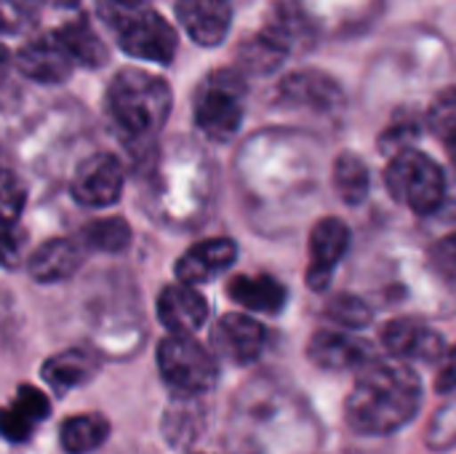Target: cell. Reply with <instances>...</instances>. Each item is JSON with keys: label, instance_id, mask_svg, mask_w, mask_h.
Returning <instances> with one entry per match:
<instances>
[{"label": "cell", "instance_id": "obj_1", "mask_svg": "<svg viewBox=\"0 0 456 454\" xmlns=\"http://www.w3.org/2000/svg\"><path fill=\"white\" fill-rule=\"evenodd\" d=\"M321 431L310 404L281 380L246 385L230 415L232 454H313Z\"/></svg>", "mask_w": 456, "mask_h": 454}, {"label": "cell", "instance_id": "obj_2", "mask_svg": "<svg viewBox=\"0 0 456 454\" xmlns=\"http://www.w3.org/2000/svg\"><path fill=\"white\" fill-rule=\"evenodd\" d=\"M422 407V383L406 361H369L345 401V423L358 436H390Z\"/></svg>", "mask_w": 456, "mask_h": 454}, {"label": "cell", "instance_id": "obj_3", "mask_svg": "<svg viewBox=\"0 0 456 454\" xmlns=\"http://www.w3.org/2000/svg\"><path fill=\"white\" fill-rule=\"evenodd\" d=\"M107 107L123 134L150 136L168 120L171 86L147 70H123L107 88Z\"/></svg>", "mask_w": 456, "mask_h": 454}, {"label": "cell", "instance_id": "obj_4", "mask_svg": "<svg viewBox=\"0 0 456 454\" xmlns=\"http://www.w3.org/2000/svg\"><path fill=\"white\" fill-rule=\"evenodd\" d=\"M385 185L387 193L414 214H433L446 198V177L441 166L414 147L390 155V163L385 169Z\"/></svg>", "mask_w": 456, "mask_h": 454}, {"label": "cell", "instance_id": "obj_5", "mask_svg": "<svg viewBox=\"0 0 456 454\" xmlns=\"http://www.w3.org/2000/svg\"><path fill=\"white\" fill-rule=\"evenodd\" d=\"M102 16L112 27L118 45L144 62L168 64L176 54V29L150 8H120L102 0Z\"/></svg>", "mask_w": 456, "mask_h": 454}, {"label": "cell", "instance_id": "obj_6", "mask_svg": "<svg viewBox=\"0 0 456 454\" xmlns=\"http://www.w3.org/2000/svg\"><path fill=\"white\" fill-rule=\"evenodd\" d=\"M246 112V86L235 70L211 72L195 94V126L214 142L238 134Z\"/></svg>", "mask_w": 456, "mask_h": 454}, {"label": "cell", "instance_id": "obj_7", "mask_svg": "<svg viewBox=\"0 0 456 454\" xmlns=\"http://www.w3.org/2000/svg\"><path fill=\"white\" fill-rule=\"evenodd\" d=\"M158 369L166 385L182 396H203L219 377L216 359L192 334H168L158 345Z\"/></svg>", "mask_w": 456, "mask_h": 454}, {"label": "cell", "instance_id": "obj_8", "mask_svg": "<svg viewBox=\"0 0 456 454\" xmlns=\"http://www.w3.org/2000/svg\"><path fill=\"white\" fill-rule=\"evenodd\" d=\"M123 193V166L115 155L96 153L86 158L72 177V198L88 209H107Z\"/></svg>", "mask_w": 456, "mask_h": 454}, {"label": "cell", "instance_id": "obj_9", "mask_svg": "<svg viewBox=\"0 0 456 454\" xmlns=\"http://www.w3.org/2000/svg\"><path fill=\"white\" fill-rule=\"evenodd\" d=\"M350 246V227L339 217H323L315 222L310 233V262H307V286L313 292H323L342 262Z\"/></svg>", "mask_w": 456, "mask_h": 454}, {"label": "cell", "instance_id": "obj_10", "mask_svg": "<svg viewBox=\"0 0 456 454\" xmlns=\"http://www.w3.org/2000/svg\"><path fill=\"white\" fill-rule=\"evenodd\" d=\"M211 343L224 361L235 367H246L265 353L267 329L246 313H227L216 321Z\"/></svg>", "mask_w": 456, "mask_h": 454}, {"label": "cell", "instance_id": "obj_11", "mask_svg": "<svg viewBox=\"0 0 456 454\" xmlns=\"http://www.w3.org/2000/svg\"><path fill=\"white\" fill-rule=\"evenodd\" d=\"M307 359L323 372H361L374 361V351L366 340L350 332L321 329L307 343Z\"/></svg>", "mask_w": 456, "mask_h": 454}, {"label": "cell", "instance_id": "obj_12", "mask_svg": "<svg viewBox=\"0 0 456 454\" xmlns=\"http://www.w3.org/2000/svg\"><path fill=\"white\" fill-rule=\"evenodd\" d=\"M278 99L289 107H305L313 112H337L345 102V94L331 75L321 70H297L281 80Z\"/></svg>", "mask_w": 456, "mask_h": 454}, {"label": "cell", "instance_id": "obj_13", "mask_svg": "<svg viewBox=\"0 0 456 454\" xmlns=\"http://www.w3.org/2000/svg\"><path fill=\"white\" fill-rule=\"evenodd\" d=\"M382 345L398 361H425V364H436L446 353L444 337L436 329H430L428 324L414 321V318H393L390 324H385V329H382Z\"/></svg>", "mask_w": 456, "mask_h": 454}, {"label": "cell", "instance_id": "obj_14", "mask_svg": "<svg viewBox=\"0 0 456 454\" xmlns=\"http://www.w3.org/2000/svg\"><path fill=\"white\" fill-rule=\"evenodd\" d=\"M19 70L37 83H61L72 72V54L59 32H45L32 37L16 56Z\"/></svg>", "mask_w": 456, "mask_h": 454}, {"label": "cell", "instance_id": "obj_15", "mask_svg": "<svg viewBox=\"0 0 456 454\" xmlns=\"http://www.w3.org/2000/svg\"><path fill=\"white\" fill-rule=\"evenodd\" d=\"M176 16L198 45L214 48L230 32L232 5L230 0H176Z\"/></svg>", "mask_w": 456, "mask_h": 454}, {"label": "cell", "instance_id": "obj_16", "mask_svg": "<svg viewBox=\"0 0 456 454\" xmlns=\"http://www.w3.org/2000/svg\"><path fill=\"white\" fill-rule=\"evenodd\" d=\"M158 318L171 334H195L208 318V302L190 284H171L158 297Z\"/></svg>", "mask_w": 456, "mask_h": 454}, {"label": "cell", "instance_id": "obj_17", "mask_svg": "<svg viewBox=\"0 0 456 454\" xmlns=\"http://www.w3.org/2000/svg\"><path fill=\"white\" fill-rule=\"evenodd\" d=\"M51 415V401L35 385H21L8 407H0V436L11 444L32 439L35 428Z\"/></svg>", "mask_w": 456, "mask_h": 454}, {"label": "cell", "instance_id": "obj_18", "mask_svg": "<svg viewBox=\"0 0 456 454\" xmlns=\"http://www.w3.org/2000/svg\"><path fill=\"white\" fill-rule=\"evenodd\" d=\"M235 257H238V246L230 238H211V241L195 244L179 257L176 278L190 286L208 284L211 278L224 273L235 262Z\"/></svg>", "mask_w": 456, "mask_h": 454}, {"label": "cell", "instance_id": "obj_19", "mask_svg": "<svg viewBox=\"0 0 456 454\" xmlns=\"http://www.w3.org/2000/svg\"><path fill=\"white\" fill-rule=\"evenodd\" d=\"M227 294L232 302H238L240 308L251 310V313H281L286 308V300H289V292L286 286L273 278V276H235L230 284H227Z\"/></svg>", "mask_w": 456, "mask_h": 454}, {"label": "cell", "instance_id": "obj_20", "mask_svg": "<svg viewBox=\"0 0 456 454\" xmlns=\"http://www.w3.org/2000/svg\"><path fill=\"white\" fill-rule=\"evenodd\" d=\"M80 262H83V252L75 241L53 238L32 254L29 276L37 284H59V281H67L69 276H75Z\"/></svg>", "mask_w": 456, "mask_h": 454}, {"label": "cell", "instance_id": "obj_21", "mask_svg": "<svg viewBox=\"0 0 456 454\" xmlns=\"http://www.w3.org/2000/svg\"><path fill=\"white\" fill-rule=\"evenodd\" d=\"M96 369H99V364L88 351H64V353L51 356L43 364L40 375L53 391L64 393V391H72V388L88 383L96 375Z\"/></svg>", "mask_w": 456, "mask_h": 454}, {"label": "cell", "instance_id": "obj_22", "mask_svg": "<svg viewBox=\"0 0 456 454\" xmlns=\"http://www.w3.org/2000/svg\"><path fill=\"white\" fill-rule=\"evenodd\" d=\"M110 439V423L102 415H75L59 431V444L67 454H91Z\"/></svg>", "mask_w": 456, "mask_h": 454}, {"label": "cell", "instance_id": "obj_23", "mask_svg": "<svg viewBox=\"0 0 456 454\" xmlns=\"http://www.w3.org/2000/svg\"><path fill=\"white\" fill-rule=\"evenodd\" d=\"M334 187L345 203H350V206L363 203L371 190L369 166L355 153H342L334 163Z\"/></svg>", "mask_w": 456, "mask_h": 454}, {"label": "cell", "instance_id": "obj_24", "mask_svg": "<svg viewBox=\"0 0 456 454\" xmlns=\"http://www.w3.org/2000/svg\"><path fill=\"white\" fill-rule=\"evenodd\" d=\"M59 35L75 62H80L86 67H99L102 62H107V48H104L102 37L96 35V29L86 19L69 21L67 27L59 29Z\"/></svg>", "mask_w": 456, "mask_h": 454}, {"label": "cell", "instance_id": "obj_25", "mask_svg": "<svg viewBox=\"0 0 456 454\" xmlns=\"http://www.w3.org/2000/svg\"><path fill=\"white\" fill-rule=\"evenodd\" d=\"M262 32H265L273 43H278L286 54H291L297 45H302V43L310 40V35H307V21H305L294 8H289V5H275V8L270 11V16H267Z\"/></svg>", "mask_w": 456, "mask_h": 454}, {"label": "cell", "instance_id": "obj_26", "mask_svg": "<svg viewBox=\"0 0 456 454\" xmlns=\"http://www.w3.org/2000/svg\"><path fill=\"white\" fill-rule=\"evenodd\" d=\"M428 126L438 136V142L444 144L449 158L456 163V86L444 88L433 99V104L428 110Z\"/></svg>", "mask_w": 456, "mask_h": 454}, {"label": "cell", "instance_id": "obj_27", "mask_svg": "<svg viewBox=\"0 0 456 454\" xmlns=\"http://www.w3.org/2000/svg\"><path fill=\"white\" fill-rule=\"evenodd\" d=\"M286 56H289V54H286L278 43H273L265 32H259L256 37H251V40L240 48L243 70L256 72V75L278 70V67L283 64Z\"/></svg>", "mask_w": 456, "mask_h": 454}, {"label": "cell", "instance_id": "obj_28", "mask_svg": "<svg viewBox=\"0 0 456 454\" xmlns=\"http://www.w3.org/2000/svg\"><path fill=\"white\" fill-rule=\"evenodd\" d=\"M128 238H131V227L118 217L99 219L83 230V244L96 252H123L128 246Z\"/></svg>", "mask_w": 456, "mask_h": 454}, {"label": "cell", "instance_id": "obj_29", "mask_svg": "<svg viewBox=\"0 0 456 454\" xmlns=\"http://www.w3.org/2000/svg\"><path fill=\"white\" fill-rule=\"evenodd\" d=\"M326 318L334 321L342 329H363V326L371 324L374 313H371V308L361 297H355V294H337L326 305Z\"/></svg>", "mask_w": 456, "mask_h": 454}, {"label": "cell", "instance_id": "obj_30", "mask_svg": "<svg viewBox=\"0 0 456 454\" xmlns=\"http://www.w3.org/2000/svg\"><path fill=\"white\" fill-rule=\"evenodd\" d=\"M425 442H428V450L433 452H449L456 444V399H452L449 404H444L430 425H428V433H425Z\"/></svg>", "mask_w": 456, "mask_h": 454}, {"label": "cell", "instance_id": "obj_31", "mask_svg": "<svg viewBox=\"0 0 456 454\" xmlns=\"http://www.w3.org/2000/svg\"><path fill=\"white\" fill-rule=\"evenodd\" d=\"M203 423H200V409H168L166 412V436L171 439L174 447H184L192 444L190 439H195L200 433Z\"/></svg>", "mask_w": 456, "mask_h": 454}, {"label": "cell", "instance_id": "obj_32", "mask_svg": "<svg viewBox=\"0 0 456 454\" xmlns=\"http://www.w3.org/2000/svg\"><path fill=\"white\" fill-rule=\"evenodd\" d=\"M24 209V185L5 169H0V227H13Z\"/></svg>", "mask_w": 456, "mask_h": 454}, {"label": "cell", "instance_id": "obj_33", "mask_svg": "<svg viewBox=\"0 0 456 454\" xmlns=\"http://www.w3.org/2000/svg\"><path fill=\"white\" fill-rule=\"evenodd\" d=\"M40 0H0V32L13 35L35 21Z\"/></svg>", "mask_w": 456, "mask_h": 454}, {"label": "cell", "instance_id": "obj_34", "mask_svg": "<svg viewBox=\"0 0 456 454\" xmlns=\"http://www.w3.org/2000/svg\"><path fill=\"white\" fill-rule=\"evenodd\" d=\"M419 128H422V126H419L417 118H411V115H398V118L385 128V134L379 136L382 153H385V155H395L398 150H406L409 142L419 136Z\"/></svg>", "mask_w": 456, "mask_h": 454}, {"label": "cell", "instance_id": "obj_35", "mask_svg": "<svg viewBox=\"0 0 456 454\" xmlns=\"http://www.w3.org/2000/svg\"><path fill=\"white\" fill-rule=\"evenodd\" d=\"M436 391L441 396H449L456 391V348H449L441 361H438V375H436Z\"/></svg>", "mask_w": 456, "mask_h": 454}, {"label": "cell", "instance_id": "obj_36", "mask_svg": "<svg viewBox=\"0 0 456 454\" xmlns=\"http://www.w3.org/2000/svg\"><path fill=\"white\" fill-rule=\"evenodd\" d=\"M433 265L444 273L456 278V235H446L433 246Z\"/></svg>", "mask_w": 456, "mask_h": 454}, {"label": "cell", "instance_id": "obj_37", "mask_svg": "<svg viewBox=\"0 0 456 454\" xmlns=\"http://www.w3.org/2000/svg\"><path fill=\"white\" fill-rule=\"evenodd\" d=\"M112 5H120V8H147V3L152 0H110Z\"/></svg>", "mask_w": 456, "mask_h": 454}, {"label": "cell", "instance_id": "obj_38", "mask_svg": "<svg viewBox=\"0 0 456 454\" xmlns=\"http://www.w3.org/2000/svg\"><path fill=\"white\" fill-rule=\"evenodd\" d=\"M5 62H8V54H5V48L0 45V75H3V70H5Z\"/></svg>", "mask_w": 456, "mask_h": 454}]
</instances>
